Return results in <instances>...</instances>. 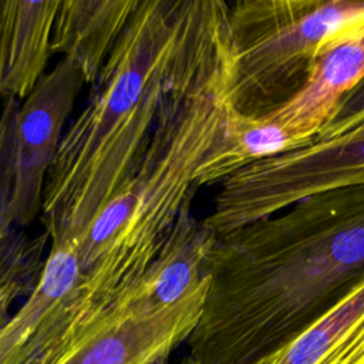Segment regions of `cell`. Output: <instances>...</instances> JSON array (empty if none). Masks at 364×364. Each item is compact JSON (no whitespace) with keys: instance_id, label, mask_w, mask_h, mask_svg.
I'll use <instances>...</instances> for the list:
<instances>
[{"instance_id":"ba28073f","label":"cell","mask_w":364,"mask_h":364,"mask_svg":"<svg viewBox=\"0 0 364 364\" xmlns=\"http://www.w3.org/2000/svg\"><path fill=\"white\" fill-rule=\"evenodd\" d=\"M80 280L78 243L51 245L28 297L0 327V364H37L80 327L75 309Z\"/></svg>"},{"instance_id":"8fae6325","label":"cell","mask_w":364,"mask_h":364,"mask_svg":"<svg viewBox=\"0 0 364 364\" xmlns=\"http://www.w3.org/2000/svg\"><path fill=\"white\" fill-rule=\"evenodd\" d=\"M58 0L0 1V95L26 98L51 54L50 40Z\"/></svg>"},{"instance_id":"9a60e30c","label":"cell","mask_w":364,"mask_h":364,"mask_svg":"<svg viewBox=\"0 0 364 364\" xmlns=\"http://www.w3.org/2000/svg\"><path fill=\"white\" fill-rule=\"evenodd\" d=\"M38 252H31L11 266L0 276V327L10 317V306L24 291L26 284H36L34 276L38 277L36 262Z\"/></svg>"},{"instance_id":"7a4b0ae2","label":"cell","mask_w":364,"mask_h":364,"mask_svg":"<svg viewBox=\"0 0 364 364\" xmlns=\"http://www.w3.org/2000/svg\"><path fill=\"white\" fill-rule=\"evenodd\" d=\"M229 4L185 0L169 85L132 173L78 240V321L112 307L141 279L191 203L196 171L230 104Z\"/></svg>"},{"instance_id":"2e32d148","label":"cell","mask_w":364,"mask_h":364,"mask_svg":"<svg viewBox=\"0 0 364 364\" xmlns=\"http://www.w3.org/2000/svg\"><path fill=\"white\" fill-rule=\"evenodd\" d=\"M364 119V80L340 101L333 119L320 132H334Z\"/></svg>"},{"instance_id":"3957f363","label":"cell","mask_w":364,"mask_h":364,"mask_svg":"<svg viewBox=\"0 0 364 364\" xmlns=\"http://www.w3.org/2000/svg\"><path fill=\"white\" fill-rule=\"evenodd\" d=\"M185 0H138L90 104L63 134L41 222L51 245L77 242L132 173L169 85Z\"/></svg>"},{"instance_id":"5b68a950","label":"cell","mask_w":364,"mask_h":364,"mask_svg":"<svg viewBox=\"0 0 364 364\" xmlns=\"http://www.w3.org/2000/svg\"><path fill=\"white\" fill-rule=\"evenodd\" d=\"M364 185V119L318 132L301 148L262 159L220 182L203 219L218 236L277 215L304 198Z\"/></svg>"},{"instance_id":"e0dca14e","label":"cell","mask_w":364,"mask_h":364,"mask_svg":"<svg viewBox=\"0 0 364 364\" xmlns=\"http://www.w3.org/2000/svg\"><path fill=\"white\" fill-rule=\"evenodd\" d=\"M159 364H169V360L162 361V363H159ZM178 364H195V363H193V360H192L189 355H186V357H185V358H182Z\"/></svg>"},{"instance_id":"5bb4252c","label":"cell","mask_w":364,"mask_h":364,"mask_svg":"<svg viewBox=\"0 0 364 364\" xmlns=\"http://www.w3.org/2000/svg\"><path fill=\"white\" fill-rule=\"evenodd\" d=\"M18 107L17 100H6L0 114V276L34 249L26 240L16 239L11 230L14 225L11 192L14 178L16 115Z\"/></svg>"},{"instance_id":"7c38bea8","label":"cell","mask_w":364,"mask_h":364,"mask_svg":"<svg viewBox=\"0 0 364 364\" xmlns=\"http://www.w3.org/2000/svg\"><path fill=\"white\" fill-rule=\"evenodd\" d=\"M138 0L58 1L50 50L71 60L92 84L134 13Z\"/></svg>"},{"instance_id":"277c9868","label":"cell","mask_w":364,"mask_h":364,"mask_svg":"<svg viewBox=\"0 0 364 364\" xmlns=\"http://www.w3.org/2000/svg\"><path fill=\"white\" fill-rule=\"evenodd\" d=\"M364 23V0H242L228 9L229 98L262 117L306 84L320 51Z\"/></svg>"},{"instance_id":"6da1fadb","label":"cell","mask_w":364,"mask_h":364,"mask_svg":"<svg viewBox=\"0 0 364 364\" xmlns=\"http://www.w3.org/2000/svg\"><path fill=\"white\" fill-rule=\"evenodd\" d=\"M364 273V185L317 193L218 236L188 338L195 364H246L293 338Z\"/></svg>"},{"instance_id":"52a82bcc","label":"cell","mask_w":364,"mask_h":364,"mask_svg":"<svg viewBox=\"0 0 364 364\" xmlns=\"http://www.w3.org/2000/svg\"><path fill=\"white\" fill-rule=\"evenodd\" d=\"M84 84L80 68L63 58L38 80L18 107L11 192L14 225L27 226L41 212L44 182L57 155L64 124Z\"/></svg>"},{"instance_id":"9c48e42d","label":"cell","mask_w":364,"mask_h":364,"mask_svg":"<svg viewBox=\"0 0 364 364\" xmlns=\"http://www.w3.org/2000/svg\"><path fill=\"white\" fill-rule=\"evenodd\" d=\"M216 239L215 230L203 219H196L188 203L152 263L112 307L154 313L179 301L202 283L203 267Z\"/></svg>"},{"instance_id":"30bf717a","label":"cell","mask_w":364,"mask_h":364,"mask_svg":"<svg viewBox=\"0 0 364 364\" xmlns=\"http://www.w3.org/2000/svg\"><path fill=\"white\" fill-rule=\"evenodd\" d=\"M364 80V23L326 46L303 88L267 118L314 138L334 117L340 101Z\"/></svg>"},{"instance_id":"8992f818","label":"cell","mask_w":364,"mask_h":364,"mask_svg":"<svg viewBox=\"0 0 364 364\" xmlns=\"http://www.w3.org/2000/svg\"><path fill=\"white\" fill-rule=\"evenodd\" d=\"M209 280L179 301L154 311L111 307L70 333L37 364H159L195 330Z\"/></svg>"},{"instance_id":"4fadbf2b","label":"cell","mask_w":364,"mask_h":364,"mask_svg":"<svg viewBox=\"0 0 364 364\" xmlns=\"http://www.w3.org/2000/svg\"><path fill=\"white\" fill-rule=\"evenodd\" d=\"M314 138L266 115L242 114L229 104L219 135L196 171V186L222 182L255 162L304 146Z\"/></svg>"}]
</instances>
